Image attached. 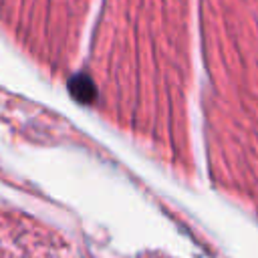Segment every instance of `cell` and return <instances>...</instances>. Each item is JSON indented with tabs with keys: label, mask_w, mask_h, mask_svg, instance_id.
<instances>
[{
	"label": "cell",
	"mask_w": 258,
	"mask_h": 258,
	"mask_svg": "<svg viewBox=\"0 0 258 258\" xmlns=\"http://www.w3.org/2000/svg\"><path fill=\"white\" fill-rule=\"evenodd\" d=\"M71 93L79 101L89 103V101L95 99V85L87 75H77V77L71 79Z\"/></svg>",
	"instance_id": "obj_1"
}]
</instances>
